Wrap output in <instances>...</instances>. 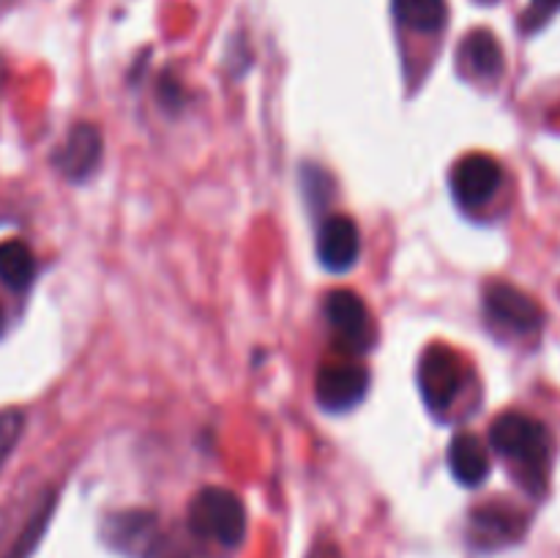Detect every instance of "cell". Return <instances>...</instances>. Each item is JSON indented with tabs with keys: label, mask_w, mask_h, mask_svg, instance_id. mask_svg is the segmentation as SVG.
Listing matches in <instances>:
<instances>
[{
	"label": "cell",
	"mask_w": 560,
	"mask_h": 558,
	"mask_svg": "<svg viewBox=\"0 0 560 558\" xmlns=\"http://www.w3.org/2000/svg\"><path fill=\"white\" fill-rule=\"evenodd\" d=\"M490 443L498 454L520 465L525 487L534 492L545 490L547 465L552 454L550 430L539 419L525 414H503L492 421Z\"/></svg>",
	"instance_id": "1"
},
{
	"label": "cell",
	"mask_w": 560,
	"mask_h": 558,
	"mask_svg": "<svg viewBox=\"0 0 560 558\" xmlns=\"http://www.w3.org/2000/svg\"><path fill=\"white\" fill-rule=\"evenodd\" d=\"M189 528L200 539L235 547L246 536L244 501L224 487H202L189 503Z\"/></svg>",
	"instance_id": "2"
},
{
	"label": "cell",
	"mask_w": 560,
	"mask_h": 558,
	"mask_svg": "<svg viewBox=\"0 0 560 558\" xmlns=\"http://www.w3.org/2000/svg\"><path fill=\"white\" fill-rule=\"evenodd\" d=\"M463 361L446 345H430L421 353L416 381H419V392L427 408L435 410V414H441L454 403L457 392L463 388Z\"/></svg>",
	"instance_id": "3"
},
{
	"label": "cell",
	"mask_w": 560,
	"mask_h": 558,
	"mask_svg": "<svg viewBox=\"0 0 560 558\" xmlns=\"http://www.w3.org/2000/svg\"><path fill=\"white\" fill-rule=\"evenodd\" d=\"M503 170L487 153H468L452 170V191L459 206L481 208L501 189Z\"/></svg>",
	"instance_id": "4"
},
{
	"label": "cell",
	"mask_w": 560,
	"mask_h": 558,
	"mask_svg": "<svg viewBox=\"0 0 560 558\" xmlns=\"http://www.w3.org/2000/svg\"><path fill=\"white\" fill-rule=\"evenodd\" d=\"M485 310L492 323L512 328V332L517 334L539 332L541 321H545L541 306L536 304L528 293H523V290L514 288V284L509 282L487 284Z\"/></svg>",
	"instance_id": "5"
},
{
	"label": "cell",
	"mask_w": 560,
	"mask_h": 558,
	"mask_svg": "<svg viewBox=\"0 0 560 558\" xmlns=\"http://www.w3.org/2000/svg\"><path fill=\"white\" fill-rule=\"evenodd\" d=\"M366 386H370V375L364 367L353 361H337L317 372L315 394L317 403L326 410H350L366 397Z\"/></svg>",
	"instance_id": "6"
},
{
	"label": "cell",
	"mask_w": 560,
	"mask_h": 558,
	"mask_svg": "<svg viewBox=\"0 0 560 558\" xmlns=\"http://www.w3.org/2000/svg\"><path fill=\"white\" fill-rule=\"evenodd\" d=\"M326 317L331 323L334 334L339 342L348 345L350 350H366L375 342V332H372L370 310L364 301L353 293V290H334L326 299Z\"/></svg>",
	"instance_id": "7"
},
{
	"label": "cell",
	"mask_w": 560,
	"mask_h": 558,
	"mask_svg": "<svg viewBox=\"0 0 560 558\" xmlns=\"http://www.w3.org/2000/svg\"><path fill=\"white\" fill-rule=\"evenodd\" d=\"M104 539L124 556L145 558L162 536H159L156 514L151 512H120L104 520Z\"/></svg>",
	"instance_id": "8"
},
{
	"label": "cell",
	"mask_w": 560,
	"mask_h": 558,
	"mask_svg": "<svg viewBox=\"0 0 560 558\" xmlns=\"http://www.w3.org/2000/svg\"><path fill=\"white\" fill-rule=\"evenodd\" d=\"M361 255L359 228L350 217H328L317 233V257L334 274L350 271Z\"/></svg>",
	"instance_id": "9"
},
{
	"label": "cell",
	"mask_w": 560,
	"mask_h": 558,
	"mask_svg": "<svg viewBox=\"0 0 560 558\" xmlns=\"http://www.w3.org/2000/svg\"><path fill=\"white\" fill-rule=\"evenodd\" d=\"M102 162V135L96 126L77 124L60 151L55 153V167L69 181H82Z\"/></svg>",
	"instance_id": "10"
},
{
	"label": "cell",
	"mask_w": 560,
	"mask_h": 558,
	"mask_svg": "<svg viewBox=\"0 0 560 558\" xmlns=\"http://www.w3.org/2000/svg\"><path fill=\"white\" fill-rule=\"evenodd\" d=\"M448 470L465 487H476L490 474V454L485 443L470 432H459L448 443Z\"/></svg>",
	"instance_id": "11"
},
{
	"label": "cell",
	"mask_w": 560,
	"mask_h": 558,
	"mask_svg": "<svg viewBox=\"0 0 560 558\" xmlns=\"http://www.w3.org/2000/svg\"><path fill=\"white\" fill-rule=\"evenodd\" d=\"M459 66L476 80H498L503 74V49L490 31H474L459 44Z\"/></svg>",
	"instance_id": "12"
},
{
	"label": "cell",
	"mask_w": 560,
	"mask_h": 558,
	"mask_svg": "<svg viewBox=\"0 0 560 558\" xmlns=\"http://www.w3.org/2000/svg\"><path fill=\"white\" fill-rule=\"evenodd\" d=\"M470 528H474V536L479 545L495 547L517 539L520 531H523V523L506 507H481L470 518Z\"/></svg>",
	"instance_id": "13"
},
{
	"label": "cell",
	"mask_w": 560,
	"mask_h": 558,
	"mask_svg": "<svg viewBox=\"0 0 560 558\" xmlns=\"http://www.w3.org/2000/svg\"><path fill=\"white\" fill-rule=\"evenodd\" d=\"M394 16L416 33H438L448 22L446 0H392Z\"/></svg>",
	"instance_id": "14"
},
{
	"label": "cell",
	"mask_w": 560,
	"mask_h": 558,
	"mask_svg": "<svg viewBox=\"0 0 560 558\" xmlns=\"http://www.w3.org/2000/svg\"><path fill=\"white\" fill-rule=\"evenodd\" d=\"M36 277V257H33L31 246L22 241H5L0 244V279L9 288L25 290Z\"/></svg>",
	"instance_id": "15"
},
{
	"label": "cell",
	"mask_w": 560,
	"mask_h": 558,
	"mask_svg": "<svg viewBox=\"0 0 560 558\" xmlns=\"http://www.w3.org/2000/svg\"><path fill=\"white\" fill-rule=\"evenodd\" d=\"M52 509H55V496L52 492H47L42 507L31 514V520H27L25 528L20 531V536H16L14 545L9 547V553H5L3 558H31L33 550L38 547V542H42L44 531H47L49 518H52Z\"/></svg>",
	"instance_id": "16"
},
{
	"label": "cell",
	"mask_w": 560,
	"mask_h": 558,
	"mask_svg": "<svg viewBox=\"0 0 560 558\" xmlns=\"http://www.w3.org/2000/svg\"><path fill=\"white\" fill-rule=\"evenodd\" d=\"M22 430H25V414L20 408L0 410V470L20 443Z\"/></svg>",
	"instance_id": "17"
},
{
	"label": "cell",
	"mask_w": 560,
	"mask_h": 558,
	"mask_svg": "<svg viewBox=\"0 0 560 558\" xmlns=\"http://www.w3.org/2000/svg\"><path fill=\"white\" fill-rule=\"evenodd\" d=\"M560 11V0H530L528 11L523 14V31L536 33L547 25Z\"/></svg>",
	"instance_id": "18"
},
{
	"label": "cell",
	"mask_w": 560,
	"mask_h": 558,
	"mask_svg": "<svg viewBox=\"0 0 560 558\" xmlns=\"http://www.w3.org/2000/svg\"><path fill=\"white\" fill-rule=\"evenodd\" d=\"M145 558H191V553L184 550V547L167 545V542H164V539H159L156 545H153V550L148 553Z\"/></svg>",
	"instance_id": "19"
},
{
	"label": "cell",
	"mask_w": 560,
	"mask_h": 558,
	"mask_svg": "<svg viewBox=\"0 0 560 558\" xmlns=\"http://www.w3.org/2000/svg\"><path fill=\"white\" fill-rule=\"evenodd\" d=\"M310 558H342V556H339V550L334 545H323V547H317Z\"/></svg>",
	"instance_id": "20"
},
{
	"label": "cell",
	"mask_w": 560,
	"mask_h": 558,
	"mask_svg": "<svg viewBox=\"0 0 560 558\" xmlns=\"http://www.w3.org/2000/svg\"><path fill=\"white\" fill-rule=\"evenodd\" d=\"M3 326H5V317H3V310H0V334H3Z\"/></svg>",
	"instance_id": "21"
},
{
	"label": "cell",
	"mask_w": 560,
	"mask_h": 558,
	"mask_svg": "<svg viewBox=\"0 0 560 558\" xmlns=\"http://www.w3.org/2000/svg\"><path fill=\"white\" fill-rule=\"evenodd\" d=\"M479 3H495V0H479Z\"/></svg>",
	"instance_id": "22"
}]
</instances>
